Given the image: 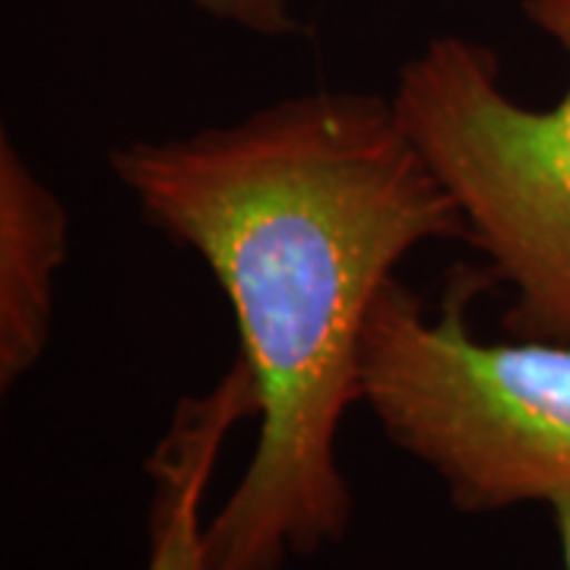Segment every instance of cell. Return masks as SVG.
Returning a JSON list of instances; mask_svg holds the SVG:
<instances>
[{"instance_id": "cell-1", "label": "cell", "mask_w": 570, "mask_h": 570, "mask_svg": "<svg viewBox=\"0 0 570 570\" xmlns=\"http://www.w3.org/2000/svg\"><path fill=\"white\" fill-rule=\"evenodd\" d=\"M108 168L219 283L261 400L250 463L206 523V570H283L340 546L352 489L336 441L362 403L367 314L415 247L463 238L456 204L390 96L358 89L121 142Z\"/></svg>"}, {"instance_id": "cell-2", "label": "cell", "mask_w": 570, "mask_h": 570, "mask_svg": "<svg viewBox=\"0 0 570 570\" xmlns=\"http://www.w3.org/2000/svg\"><path fill=\"white\" fill-rule=\"evenodd\" d=\"M491 283V269H453L428 317L393 276L362 343V406L469 517L570 498V346L479 340L469 307Z\"/></svg>"}, {"instance_id": "cell-3", "label": "cell", "mask_w": 570, "mask_h": 570, "mask_svg": "<svg viewBox=\"0 0 570 570\" xmlns=\"http://www.w3.org/2000/svg\"><path fill=\"white\" fill-rule=\"evenodd\" d=\"M520 10L570 61V0ZM390 102L460 209L463 242L510 285V336L570 346V82L558 105L527 108L508 96L498 51L438 36L400 67Z\"/></svg>"}, {"instance_id": "cell-4", "label": "cell", "mask_w": 570, "mask_h": 570, "mask_svg": "<svg viewBox=\"0 0 570 570\" xmlns=\"http://www.w3.org/2000/svg\"><path fill=\"white\" fill-rule=\"evenodd\" d=\"M70 216L58 194L26 165L10 134L0 137V387L39 365L55 317V276L67 264Z\"/></svg>"}, {"instance_id": "cell-5", "label": "cell", "mask_w": 570, "mask_h": 570, "mask_svg": "<svg viewBox=\"0 0 570 570\" xmlns=\"http://www.w3.org/2000/svg\"><path fill=\"white\" fill-rule=\"evenodd\" d=\"M261 400L238 355L200 396H184L146 460L153 479L146 570H206L204 498L232 428L257 419Z\"/></svg>"}, {"instance_id": "cell-6", "label": "cell", "mask_w": 570, "mask_h": 570, "mask_svg": "<svg viewBox=\"0 0 570 570\" xmlns=\"http://www.w3.org/2000/svg\"><path fill=\"white\" fill-rule=\"evenodd\" d=\"M190 3L213 22H223L261 39L307 36L305 22L292 13L288 0H190Z\"/></svg>"}, {"instance_id": "cell-7", "label": "cell", "mask_w": 570, "mask_h": 570, "mask_svg": "<svg viewBox=\"0 0 570 570\" xmlns=\"http://www.w3.org/2000/svg\"><path fill=\"white\" fill-rule=\"evenodd\" d=\"M551 517H554V530L561 539V558H564V570H570V498H558L549 504Z\"/></svg>"}]
</instances>
